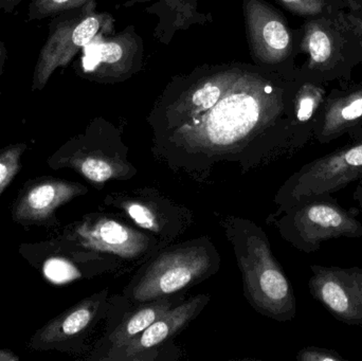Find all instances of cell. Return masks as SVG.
Returning a JSON list of instances; mask_svg holds the SVG:
<instances>
[{
	"instance_id": "obj_1",
	"label": "cell",
	"mask_w": 362,
	"mask_h": 361,
	"mask_svg": "<svg viewBox=\"0 0 362 361\" xmlns=\"http://www.w3.org/2000/svg\"><path fill=\"white\" fill-rule=\"evenodd\" d=\"M295 72L257 64L204 65L173 76L152 108L157 139L187 153L217 155L265 139L297 148L291 106Z\"/></svg>"
},
{
	"instance_id": "obj_2",
	"label": "cell",
	"mask_w": 362,
	"mask_h": 361,
	"mask_svg": "<svg viewBox=\"0 0 362 361\" xmlns=\"http://www.w3.org/2000/svg\"><path fill=\"white\" fill-rule=\"evenodd\" d=\"M227 233L240 265L247 300L262 315L286 322L297 315L295 292L274 258L265 232L244 220L227 223Z\"/></svg>"
},
{
	"instance_id": "obj_3",
	"label": "cell",
	"mask_w": 362,
	"mask_h": 361,
	"mask_svg": "<svg viewBox=\"0 0 362 361\" xmlns=\"http://www.w3.org/2000/svg\"><path fill=\"white\" fill-rule=\"evenodd\" d=\"M344 10L305 19L295 30L298 54L308 57L297 67L302 78L322 84L350 82L355 68L361 65V40L344 20Z\"/></svg>"
},
{
	"instance_id": "obj_4",
	"label": "cell",
	"mask_w": 362,
	"mask_h": 361,
	"mask_svg": "<svg viewBox=\"0 0 362 361\" xmlns=\"http://www.w3.org/2000/svg\"><path fill=\"white\" fill-rule=\"evenodd\" d=\"M115 33V18L98 12L95 0L52 17L32 76V91L42 90L55 70L66 68L95 36Z\"/></svg>"
},
{
	"instance_id": "obj_5",
	"label": "cell",
	"mask_w": 362,
	"mask_h": 361,
	"mask_svg": "<svg viewBox=\"0 0 362 361\" xmlns=\"http://www.w3.org/2000/svg\"><path fill=\"white\" fill-rule=\"evenodd\" d=\"M284 212L278 223L281 235L305 254L318 251L329 239L362 237L356 211L344 209L332 194L304 197Z\"/></svg>"
},
{
	"instance_id": "obj_6",
	"label": "cell",
	"mask_w": 362,
	"mask_h": 361,
	"mask_svg": "<svg viewBox=\"0 0 362 361\" xmlns=\"http://www.w3.org/2000/svg\"><path fill=\"white\" fill-rule=\"evenodd\" d=\"M215 251L206 243H187L163 252L140 273L131 288L134 302L144 303L172 296L202 281L216 269Z\"/></svg>"
},
{
	"instance_id": "obj_7",
	"label": "cell",
	"mask_w": 362,
	"mask_h": 361,
	"mask_svg": "<svg viewBox=\"0 0 362 361\" xmlns=\"http://www.w3.org/2000/svg\"><path fill=\"white\" fill-rule=\"evenodd\" d=\"M362 178V137L304 165L276 195L279 213L304 197L332 194Z\"/></svg>"
},
{
	"instance_id": "obj_8",
	"label": "cell",
	"mask_w": 362,
	"mask_h": 361,
	"mask_svg": "<svg viewBox=\"0 0 362 361\" xmlns=\"http://www.w3.org/2000/svg\"><path fill=\"white\" fill-rule=\"evenodd\" d=\"M117 134L110 122L95 119L84 133L68 140L47 162L52 170H74L95 186L122 178L129 174V165L119 155L110 154V142Z\"/></svg>"
},
{
	"instance_id": "obj_9",
	"label": "cell",
	"mask_w": 362,
	"mask_h": 361,
	"mask_svg": "<svg viewBox=\"0 0 362 361\" xmlns=\"http://www.w3.org/2000/svg\"><path fill=\"white\" fill-rule=\"evenodd\" d=\"M249 48L255 64L295 72L297 38L284 15L264 0H243Z\"/></svg>"
},
{
	"instance_id": "obj_10",
	"label": "cell",
	"mask_w": 362,
	"mask_h": 361,
	"mask_svg": "<svg viewBox=\"0 0 362 361\" xmlns=\"http://www.w3.org/2000/svg\"><path fill=\"white\" fill-rule=\"evenodd\" d=\"M144 42L134 25L117 34L95 36L81 50L76 72L87 80L115 84L141 70Z\"/></svg>"
},
{
	"instance_id": "obj_11",
	"label": "cell",
	"mask_w": 362,
	"mask_h": 361,
	"mask_svg": "<svg viewBox=\"0 0 362 361\" xmlns=\"http://www.w3.org/2000/svg\"><path fill=\"white\" fill-rule=\"evenodd\" d=\"M57 239L86 252L114 254L125 260L141 258L156 243L146 233L100 214L84 216L69 225Z\"/></svg>"
},
{
	"instance_id": "obj_12",
	"label": "cell",
	"mask_w": 362,
	"mask_h": 361,
	"mask_svg": "<svg viewBox=\"0 0 362 361\" xmlns=\"http://www.w3.org/2000/svg\"><path fill=\"white\" fill-rule=\"evenodd\" d=\"M87 188L78 182L42 176L25 182L11 210L13 222L23 227L53 228L59 225L57 211Z\"/></svg>"
},
{
	"instance_id": "obj_13",
	"label": "cell",
	"mask_w": 362,
	"mask_h": 361,
	"mask_svg": "<svg viewBox=\"0 0 362 361\" xmlns=\"http://www.w3.org/2000/svg\"><path fill=\"white\" fill-rule=\"evenodd\" d=\"M313 298L342 324L362 326V268L312 265Z\"/></svg>"
},
{
	"instance_id": "obj_14",
	"label": "cell",
	"mask_w": 362,
	"mask_h": 361,
	"mask_svg": "<svg viewBox=\"0 0 362 361\" xmlns=\"http://www.w3.org/2000/svg\"><path fill=\"white\" fill-rule=\"evenodd\" d=\"M107 290L93 295L38 329L29 341L35 351L74 352L103 312Z\"/></svg>"
},
{
	"instance_id": "obj_15",
	"label": "cell",
	"mask_w": 362,
	"mask_h": 361,
	"mask_svg": "<svg viewBox=\"0 0 362 361\" xmlns=\"http://www.w3.org/2000/svg\"><path fill=\"white\" fill-rule=\"evenodd\" d=\"M209 297L206 295L194 297L191 300L165 312L158 319L155 320L144 332L131 341L107 352L102 360H148V354L154 353V350L176 335L198 315L208 304Z\"/></svg>"
},
{
	"instance_id": "obj_16",
	"label": "cell",
	"mask_w": 362,
	"mask_h": 361,
	"mask_svg": "<svg viewBox=\"0 0 362 361\" xmlns=\"http://www.w3.org/2000/svg\"><path fill=\"white\" fill-rule=\"evenodd\" d=\"M362 137V82L327 93L314 127V139L331 143L342 136Z\"/></svg>"
},
{
	"instance_id": "obj_17",
	"label": "cell",
	"mask_w": 362,
	"mask_h": 361,
	"mask_svg": "<svg viewBox=\"0 0 362 361\" xmlns=\"http://www.w3.org/2000/svg\"><path fill=\"white\" fill-rule=\"evenodd\" d=\"M298 78L299 81L291 106V127L296 146L299 148L314 138L315 123L327 91L322 83L305 80L299 74Z\"/></svg>"
},
{
	"instance_id": "obj_18",
	"label": "cell",
	"mask_w": 362,
	"mask_h": 361,
	"mask_svg": "<svg viewBox=\"0 0 362 361\" xmlns=\"http://www.w3.org/2000/svg\"><path fill=\"white\" fill-rule=\"evenodd\" d=\"M200 1L202 0H160L150 6L148 12L160 18L155 36L168 44L178 30L187 29L195 23L204 25L209 18L198 12Z\"/></svg>"
},
{
	"instance_id": "obj_19",
	"label": "cell",
	"mask_w": 362,
	"mask_h": 361,
	"mask_svg": "<svg viewBox=\"0 0 362 361\" xmlns=\"http://www.w3.org/2000/svg\"><path fill=\"white\" fill-rule=\"evenodd\" d=\"M141 304V307L129 313L108 337L110 347L107 352L123 347L146 330L155 320L173 307L174 300L167 296Z\"/></svg>"
},
{
	"instance_id": "obj_20",
	"label": "cell",
	"mask_w": 362,
	"mask_h": 361,
	"mask_svg": "<svg viewBox=\"0 0 362 361\" xmlns=\"http://www.w3.org/2000/svg\"><path fill=\"white\" fill-rule=\"evenodd\" d=\"M112 203L125 212L129 218L134 220L138 226L146 229L155 235H161L165 230V218L157 209L154 203L146 201H139L136 199H114Z\"/></svg>"
},
{
	"instance_id": "obj_21",
	"label": "cell",
	"mask_w": 362,
	"mask_h": 361,
	"mask_svg": "<svg viewBox=\"0 0 362 361\" xmlns=\"http://www.w3.org/2000/svg\"><path fill=\"white\" fill-rule=\"evenodd\" d=\"M288 12L304 18H314L346 8L344 0H276Z\"/></svg>"
},
{
	"instance_id": "obj_22",
	"label": "cell",
	"mask_w": 362,
	"mask_h": 361,
	"mask_svg": "<svg viewBox=\"0 0 362 361\" xmlns=\"http://www.w3.org/2000/svg\"><path fill=\"white\" fill-rule=\"evenodd\" d=\"M27 148V144L19 142L0 148V196L21 171V157Z\"/></svg>"
},
{
	"instance_id": "obj_23",
	"label": "cell",
	"mask_w": 362,
	"mask_h": 361,
	"mask_svg": "<svg viewBox=\"0 0 362 361\" xmlns=\"http://www.w3.org/2000/svg\"><path fill=\"white\" fill-rule=\"evenodd\" d=\"M89 0H30L28 20L53 17L71 8H80Z\"/></svg>"
},
{
	"instance_id": "obj_24",
	"label": "cell",
	"mask_w": 362,
	"mask_h": 361,
	"mask_svg": "<svg viewBox=\"0 0 362 361\" xmlns=\"http://www.w3.org/2000/svg\"><path fill=\"white\" fill-rule=\"evenodd\" d=\"M299 361H344L339 352L319 347H306L298 353Z\"/></svg>"
},
{
	"instance_id": "obj_25",
	"label": "cell",
	"mask_w": 362,
	"mask_h": 361,
	"mask_svg": "<svg viewBox=\"0 0 362 361\" xmlns=\"http://www.w3.org/2000/svg\"><path fill=\"white\" fill-rule=\"evenodd\" d=\"M344 18L349 27L355 32L357 37L361 40L362 47V8H357V10H346V8L344 11Z\"/></svg>"
},
{
	"instance_id": "obj_26",
	"label": "cell",
	"mask_w": 362,
	"mask_h": 361,
	"mask_svg": "<svg viewBox=\"0 0 362 361\" xmlns=\"http://www.w3.org/2000/svg\"><path fill=\"white\" fill-rule=\"evenodd\" d=\"M23 0H0V8L4 12L11 13L19 6Z\"/></svg>"
},
{
	"instance_id": "obj_27",
	"label": "cell",
	"mask_w": 362,
	"mask_h": 361,
	"mask_svg": "<svg viewBox=\"0 0 362 361\" xmlns=\"http://www.w3.org/2000/svg\"><path fill=\"white\" fill-rule=\"evenodd\" d=\"M19 357L11 350L0 349V361H18Z\"/></svg>"
},
{
	"instance_id": "obj_28",
	"label": "cell",
	"mask_w": 362,
	"mask_h": 361,
	"mask_svg": "<svg viewBox=\"0 0 362 361\" xmlns=\"http://www.w3.org/2000/svg\"><path fill=\"white\" fill-rule=\"evenodd\" d=\"M353 197H354V201L358 203L359 210H361L362 215V178L358 180V184H357L356 189H355Z\"/></svg>"
},
{
	"instance_id": "obj_29",
	"label": "cell",
	"mask_w": 362,
	"mask_h": 361,
	"mask_svg": "<svg viewBox=\"0 0 362 361\" xmlns=\"http://www.w3.org/2000/svg\"><path fill=\"white\" fill-rule=\"evenodd\" d=\"M6 55H8V52H6V46H4V42L0 40V78H1L2 71H4V63H6Z\"/></svg>"
},
{
	"instance_id": "obj_30",
	"label": "cell",
	"mask_w": 362,
	"mask_h": 361,
	"mask_svg": "<svg viewBox=\"0 0 362 361\" xmlns=\"http://www.w3.org/2000/svg\"><path fill=\"white\" fill-rule=\"evenodd\" d=\"M346 4V10H357L362 8V0H344Z\"/></svg>"
},
{
	"instance_id": "obj_31",
	"label": "cell",
	"mask_w": 362,
	"mask_h": 361,
	"mask_svg": "<svg viewBox=\"0 0 362 361\" xmlns=\"http://www.w3.org/2000/svg\"><path fill=\"white\" fill-rule=\"evenodd\" d=\"M134 1H148V0H134Z\"/></svg>"
}]
</instances>
